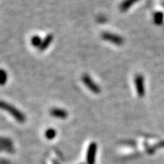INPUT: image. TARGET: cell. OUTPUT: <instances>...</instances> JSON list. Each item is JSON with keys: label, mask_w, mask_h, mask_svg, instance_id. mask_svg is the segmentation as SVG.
Returning <instances> with one entry per match:
<instances>
[{"label": "cell", "mask_w": 164, "mask_h": 164, "mask_svg": "<svg viewBox=\"0 0 164 164\" xmlns=\"http://www.w3.org/2000/svg\"><path fill=\"white\" fill-rule=\"evenodd\" d=\"M0 109L8 112L18 122L24 123L26 121L25 115L22 112H21L18 109H17L16 107L7 103V102L0 100Z\"/></svg>", "instance_id": "cell-1"}, {"label": "cell", "mask_w": 164, "mask_h": 164, "mask_svg": "<svg viewBox=\"0 0 164 164\" xmlns=\"http://www.w3.org/2000/svg\"><path fill=\"white\" fill-rule=\"evenodd\" d=\"M82 80L84 85L92 93H95V94H99V93H100V92H101V89L99 87L98 84H97L96 83L93 82V79L87 74H84L82 75Z\"/></svg>", "instance_id": "cell-2"}, {"label": "cell", "mask_w": 164, "mask_h": 164, "mask_svg": "<svg viewBox=\"0 0 164 164\" xmlns=\"http://www.w3.org/2000/svg\"><path fill=\"white\" fill-rule=\"evenodd\" d=\"M101 38L106 41L110 42V43L115 44L117 46L122 45L124 43V39L119 35L115 34V33L103 32L101 33Z\"/></svg>", "instance_id": "cell-3"}, {"label": "cell", "mask_w": 164, "mask_h": 164, "mask_svg": "<svg viewBox=\"0 0 164 164\" xmlns=\"http://www.w3.org/2000/svg\"><path fill=\"white\" fill-rule=\"evenodd\" d=\"M135 87H136L137 95L139 97H143L144 95V77L142 75H137L135 77Z\"/></svg>", "instance_id": "cell-4"}, {"label": "cell", "mask_w": 164, "mask_h": 164, "mask_svg": "<svg viewBox=\"0 0 164 164\" xmlns=\"http://www.w3.org/2000/svg\"><path fill=\"white\" fill-rule=\"evenodd\" d=\"M50 115L52 117L57 118L59 119H66L68 118V112L64 109L61 108H52L50 110Z\"/></svg>", "instance_id": "cell-5"}, {"label": "cell", "mask_w": 164, "mask_h": 164, "mask_svg": "<svg viewBox=\"0 0 164 164\" xmlns=\"http://www.w3.org/2000/svg\"><path fill=\"white\" fill-rule=\"evenodd\" d=\"M53 40V35L52 34H48L45 38L43 39V41H42L41 45L39 47V50L40 51H44L46 50L48 47L50 46L51 43Z\"/></svg>", "instance_id": "cell-6"}, {"label": "cell", "mask_w": 164, "mask_h": 164, "mask_svg": "<svg viewBox=\"0 0 164 164\" xmlns=\"http://www.w3.org/2000/svg\"><path fill=\"white\" fill-rule=\"evenodd\" d=\"M139 0H125L120 4L119 8H120L121 11L125 12L128 10V8H131L132 6H133L134 4H135Z\"/></svg>", "instance_id": "cell-7"}, {"label": "cell", "mask_w": 164, "mask_h": 164, "mask_svg": "<svg viewBox=\"0 0 164 164\" xmlns=\"http://www.w3.org/2000/svg\"><path fill=\"white\" fill-rule=\"evenodd\" d=\"M7 82H8V74L4 69H0V85H5Z\"/></svg>", "instance_id": "cell-8"}, {"label": "cell", "mask_w": 164, "mask_h": 164, "mask_svg": "<svg viewBox=\"0 0 164 164\" xmlns=\"http://www.w3.org/2000/svg\"><path fill=\"white\" fill-rule=\"evenodd\" d=\"M42 41L43 40H41V38L39 36H33L32 38H31V44L34 47H40V45H41Z\"/></svg>", "instance_id": "cell-9"}, {"label": "cell", "mask_w": 164, "mask_h": 164, "mask_svg": "<svg viewBox=\"0 0 164 164\" xmlns=\"http://www.w3.org/2000/svg\"><path fill=\"white\" fill-rule=\"evenodd\" d=\"M45 135H46V137H47V138L51 140V139L54 138V137H56V130L53 129V128H49V129H47V131H46Z\"/></svg>", "instance_id": "cell-10"}, {"label": "cell", "mask_w": 164, "mask_h": 164, "mask_svg": "<svg viewBox=\"0 0 164 164\" xmlns=\"http://www.w3.org/2000/svg\"><path fill=\"white\" fill-rule=\"evenodd\" d=\"M163 20V14L162 12H157L154 15V22L156 24H160Z\"/></svg>", "instance_id": "cell-11"}]
</instances>
